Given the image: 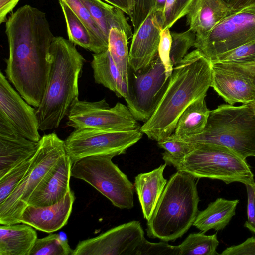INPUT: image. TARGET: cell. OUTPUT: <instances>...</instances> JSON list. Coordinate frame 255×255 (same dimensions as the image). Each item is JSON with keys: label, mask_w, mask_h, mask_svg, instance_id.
<instances>
[{"label": "cell", "mask_w": 255, "mask_h": 255, "mask_svg": "<svg viewBox=\"0 0 255 255\" xmlns=\"http://www.w3.org/2000/svg\"><path fill=\"white\" fill-rule=\"evenodd\" d=\"M5 33L7 78L29 104L38 107L45 92L55 37L46 14L30 5L22 6L6 21Z\"/></svg>", "instance_id": "6da1fadb"}, {"label": "cell", "mask_w": 255, "mask_h": 255, "mask_svg": "<svg viewBox=\"0 0 255 255\" xmlns=\"http://www.w3.org/2000/svg\"><path fill=\"white\" fill-rule=\"evenodd\" d=\"M211 80V62L197 49L187 54L174 66L160 101L140 131L157 142L170 136L186 108L206 95Z\"/></svg>", "instance_id": "7a4b0ae2"}, {"label": "cell", "mask_w": 255, "mask_h": 255, "mask_svg": "<svg viewBox=\"0 0 255 255\" xmlns=\"http://www.w3.org/2000/svg\"><path fill=\"white\" fill-rule=\"evenodd\" d=\"M85 59L75 45L55 37L50 47L49 69L45 92L36 108L40 131L57 128L78 98V79Z\"/></svg>", "instance_id": "3957f363"}, {"label": "cell", "mask_w": 255, "mask_h": 255, "mask_svg": "<svg viewBox=\"0 0 255 255\" xmlns=\"http://www.w3.org/2000/svg\"><path fill=\"white\" fill-rule=\"evenodd\" d=\"M195 179L178 170L170 176L152 216L147 220L148 237L174 241L193 225L199 212L200 201Z\"/></svg>", "instance_id": "277c9868"}, {"label": "cell", "mask_w": 255, "mask_h": 255, "mask_svg": "<svg viewBox=\"0 0 255 255\" xmlns=\"http://www.w3.org/2000/svg\"><path fill=\"white\" fill-rule=\"evenodd\" d=\"M179 140L192 144L223 146L245 159L255 157V114L253 107L251 103L238 106L220 105L211 111L202 133Z\"/></svg>", "instance_id": "5b68a950"}, {"label": "cell", "mask_w": 255, "mask_h": 255, "mask_svg": "<svg viewBox=\"0 0 255 255\" xmlns=\"http://www.w3.org/2000/svg\"><path fill=\"white\" fill-rule=\"evenodd\" d=\"M192 145L193 149L183 158L165 159V163L196 178L216 179L227 184L236 182L245 185L255 183L246 159L233 151L216 144Z\"/></svg>", "instance_id": "8992f818"}, {"label": "cell", "mask_w": 255, "mask_h": 255, "mask_svg": "<svg viewBox=\"0 0 255 255\" xmlns=\"http://www.w3.org/2000/svg\"><path fill=\"white\" fill-rule=\"evenodd\" d=\"M66 154L64 141L55 133L41 137L24 177L10 196L0 204V224L20 223L22 213L32 192Z\"/></svg>", "instance_id": "52a82bcc"}, {"label": "cell", "mask_w": 255, "mask_h": 255, "mask_svg": "<svg viewBox=\"0 0 255 255\" xmlns=\"http://www.w3.org/2000/svg\"><path fill=\"white\" fill-rule=\"evenodd\" d=\"M111 155H92L72 163L71 176L86 182L107 197L115 206H134V186L112 161Z\"/></svg>", "instance_id": "ba28073f"}, {"label": "cell", "mask_w": 255, "mask_h": 255, "mask_svg": "<svg viewBox=\"0 0 255 255\" xmlns=\"http://www.w3.org/2000/svg\"><path fill=\"white\" fill-rule=\"evenodd\" d=\"M169 77L158 54L145 68L134 71L129 67L128 92L124 99L136 120L145 123L152 116L164 93Z\"/></svg>", "instance_id": "9c48e42d"}, {"label": "cell", "mask_w": 255, "mask_h": 255, "mask_svg": "<svg viewBox=\"0 0 255 255\" xmlns=\"http://www.w3.org/2000/svg\"><path fill=\"white\" fill-rule=\"evenodd\" d=\"M67 117V125L74 129L123 131L140 130L141 127L127 106L117 102L111 107L105 99L90 102L77 98L72 103Z\"/></svg>", "instance_id": "30bf717a"}, {"label": "cell", "mask_w": 255, "mask_h": 255, "mask_svg": "<svg viewBox=\"0 0 255 255\" xmlns=\"http://www.w3.org/2000/svg\"><path fill=\"white\" fill-rule=\"evenodd\" d=\"M255 40V6L232 13L218 23L194 47L211 62L221 55Z\"/></svg>", "instance_id": "8fae6325"}, {"label": "cell", "mask_w": 255, "mask_h": 255, "mask_svg": "<svg viewBox=\"0 0 255 255\" xmlns=\"http://www.w3.org/2000/svg\"><path fill=\"white\" fill-rule=\"evenodd\" d=\"M140 130L106 131L93 128L75 129L64 140L66 154L72 163L92 155L125 154L142 137Z\"/></svg>", "instance_id": "7c38bea8"}, {"label": "cell", "mask_w": 255, "mask_h": 255, "mask_svg": "<svg viewBox=\"0 0 255 255\" xmlns=\"http://www.w3.org/2000/svg\"><path fill=\"white\" fill-rule=\"evenodd\" d=\"M145 239L140 223L132 221L80 241L72 255H137Z\"/></svg>", "instance_id": "4fadbf2b"}, {"label": "cell", "mask_w": 255, "mask_h": 255, "mask_svg": "<svg viewBox=\"0 0 255 255\" xmlns=\"http://www.w3.org/2000/svg\"><path fill=\"white\" fill-rule=\"evenodd\" d=\"M11 86L0 72V115L6 118L24 137L35 142L41 138L35 109Z\"/></svg>", "instance_id": "5bb4252c"}, {"label": "cell", "mask_w": 255, "mask_h": 255, "mask_svg": "<svg viewBox=\"0 0 255 255\" xmlns=\"http://www.w3.org/2000/svg\"><path fill=\"white\" fill-rule=\"evenodd\" d=\"M163 20V13L154 8L133 33L129 50V65L133 71L148 67L158 55Z\"/></svg>", "instance_id": "9a60e30c"}, {"label": "cell", "mask_w": 255, "mask_h": 255, "mask_svg": "<svg viewBox=\"0 0 255 255\" xmlns=\"http://www.w3.org/2000/svg\"><path fill=\"white\" fill-rule=\"evenodd\" d=\"M39 142L24 137L0 115V178L36 153Z\"/></svg>", "instance_id": "2e32d148"}, {"label": "cell", "mask_w": 255, "mask_h": 255, "mask_svg": "<svg viewBox=\"0 0 255 255\" xmlns=\"http://www.w3.org/2000/svg\"><path fill=\"white\" fill-rule=\"evenodd\" d=\"M72 161L66 154L51 168L30 197L28 205L49 206L61 200L71 190Z\"/></svg>", "instance_id": "e0dca14e"}, {"label": "cell", "mask_w": 255, "mask_h": 255, "mask_svg": "<svg viewBox=\"0 0 255 255\" xmlns=\"http://www.w3.org/2000/svg\"><path fill=\"white\" fill-rule=\"evenodd\" d=\"M75 200L74 193L70 190L54 204L44 207L28 205L22 213L20 223L46 233L57 231L67 224Z\"/></svg>", "instance_id": "ac0fdd59"}, {"label": "cell", "mask_w": 255, "mask_h": 255, "mask_svg": "<svg viewBox=\"0 0 255 255\" xmlns=\"http://www.w3.org/2000/svg\"><path fill=\"white\" fill-rule=\"evenodd\" d=\"M211 87L229 104H247L255 100V86L232 70L212 63Z\"/></svg>", "instance_id": "d6986e66"}, {"label": "cell", "mask_w": 255, "mask_h": 255, "mask_svg": "<svg viewBox=\"0 0 255 255\" xmlns=\"http://www.w3.org/2000/svg\"><path fill=\"white\" fill-rule=\"evenodd\" d=\"M230 14L229 5L223 0H194L186 15V23L196 34L195 40H200Z\"/></svg>", "instance_id": "ffe728a7"}, {"label": "cell", "mask_w": 255, "mask_h": 255, "mask_svg": "<svg viewBox=\"0 0 255 255\" xmlns=\"http://www.w3.org/2000/svg\"><path fill=\"white\" fill-rule=\"evenodd\" d=\"M166 164L135 178L134 187L137 194L144 218L148 220L152 216L166 185L163 172Z\"/></svg>", "instance_id": "44dd1931"}, {"label": "cell", "mask_w": 255, "mask_h": 255, "mask_svg": "<svg viewBox=\"0 0 255 255\" xmlns=\"http://www.w3.org/2000/svg\"><path fill=\"white\" fill-rule=\"evenodd\" d=\"M20 223L0 224V255H29L37 234L33 227Z\"/></svg>", "instance_id": "7402d4cb"}, {"label": "cell", "mask_w": 255, "mask_h": 255, "mask_svg": "<svg viewBox=\"0 0 255 255\" xmlns=\"http://www.w3.org/2000/svg\"><path fill=\"white\" fill-rule=\"evenodd\" d=\"M91 65L95 83L108 88L119 98L126 96L128 83L124 79L108 49L93 54Z\"/></svg>", "instance_id": "603a6c76"}, {"label": "cell", "mask_w": 255, "mask_h": 255, "mask_svg": "<svg viewBox=\"0 0 255 255\" xmlns=\"http://www.w3.org/2000/svg\"><path fill=\"white\" fill-rule=\"evenodd\" d=\"M81 0L108 38L112 28L124 31L128 40L132 38V28L122 10L103 0Z\"/></svg>", "instance_id": "cb8c5ba5"}, {"label": "cell", "mask_w": 255, "mask_h": 255, "mask_svg": "<svg viewBox=\"0 0 255 255\" xmlns=\"http://www.w3.org/2000/svg\"><path fill=\"white\" fill-rule=\"evenodd\" d=\"M239 202L238 199L218 198L211 202L205 209L198 212L193 225L204 233L210 229L221 230L235 215Z\"/></svg>", "instance_id": "d4e9b609"}, {"label": "cell", "mask_w": 255, "mask_h": 255, "mask_svg": "<svg viewBox=\"0 0 255 255\" xmlns=\"http://www.w3.org/2000/svg\"><path fill=\"white\" fill-rule=\"evenodd\" d=\"M67 27L69 40L95 54L108 49V45L97 36L62 0H58Z\"/></svg>", "instance_id": "484cf974"}, {"label": "cell", "mask_w": 255, "mask_h": 255, "mask_svg": "<svg viewBox=\"0 0 255 255\" xmlns=\"http://www.w3.org/2000/svg\"><path fill=\"white\" fill-rule=\"evenodd\" d=\"M206 96L197 99L184 111L172 134L174 137L183 139L203 131L211 112L207 107Z\"/></svg>", "instance_id": "4316f807"}, {"label": "cell", "mask_w": 255, "mask_h": 255, "mask_svg": "<svg viewBox=\"0 0 255 255\" xmlns=\"http://www.w3.org/2000/svg\"><path fill=\"white\" fill-rule=\"evenodd\" d=\"M204 233L190 234L177 246L178 255H219L216 251L219 244L216 234L207 235Z\"/></svg>", "instance_id": "83f0119b"}, {"label": "cell", "mask_w": 255, "mask_h": 255, "mask_svg": "<svg viewBox=\"0 0 255 255\" xmlns=\"http://www.w3.org/2000/svg\"><path fill=\"white\" fill-rule=\"evenodd\" d=\"M128 38L124 31L111 29L108 37V50L124 79L128 83L129 50Z\"/></svg>", "instance_id": "f1b7e54d"}, {"label": "cell", "mask_w": 255, "mask_h": 255, "mask_svg": "<svg viewBox=\"0 0 255 255\" xmlns=\"http://www.w3.org/2000/svg\"><path fill=\"white\" fill-rule=\"evenodd\" d=\"M73 251L65 234H50L36 239L29 255H72Z\"/></svg>", "instance_id": "f546056e"}, {"label": "cell", "mask_w": 255, "mask_h": 255, "mask_svg": "<svg viewBox=\"0 0 255 255\" xmlns=\"http://www.w3.org/2000/svg\"><path fill=\"white\" fill-rule=\"evenodd\" d=\"M172 44L170 53L171 62L175 66L187 54L188 50L194 47L196 34L189 29L185 32H171Z\"/></svg>", "instance_id": "4dcf8cb0"}, {"label": "cell", "mask_w": 255, "mask_h": 255, "mask_svg": "<svg viewBox=\"0 0 255 255\" xmlns=\"http://www.w3.org/2000/svg\"><path fill=\"white\" fill-rule=\"evenodd\" d=\"M31 159L15 167L0 178V204L10 196L23 179L29 167Z\"/></svg>", "instance_id": "1f68e13d"}, {"label": "cell", "mask_w": 255, "mask_h": 255, "mask_svg": "<svg viewBox=\"0 0 255 255\" xmlns=\"http://www.w3.org/2000/svg\"><path fill=\"white\" fill-rule=\"evenodd\" d=\"M194 0H166L163 12L162 30L170 28L188 14Z\"/></svg>", "instance_id": "d6a6232c"}, {"label": "cell", "mask_w": 255, "mask_h": 255, "mask_svg": "<svg viewBox=\"0 0 255 255\" xmlns=\"http://www.w3.org/2000/svg\"><path fill=\"white\" fill-rule=\"evenodd\" d=\"M158 146L165 152L162 159H179L183 158L193 148L192 144L174 138L172 135L157 142Z\"/></svg>", "instance_id": "836d02e7"}, {"label": "cell", "mask_w": 255, "mask_h": 255, "mask_svg": "<svg viewBox=\"0 0 255 255\" xmlns=\"http://www.w3.org/2000/svg\"><path fill=\"white\" fill-rule=\"evenodd\" d=\"M128 16L136 32L155 7V0H127Z\"/></svg>", "instance_id": "e575fe53"}, {"label": "cell", "mask_w": 255, "mask_h": 255, "mask_svg": "<svg viewBox=\"0 0 255 255\" xmlns=\"http://www.w3.org/2000/svg\"><path fill=\"white\" fill-rule=\"evenodd\" d=\"M77 17L101 40L108 45V38L94 21L89 11L81 0H62Z\"/></svg>", "instance_id": "d590c367"}, {"label": "cell", "mask_w": 255, "mask_h": 255, "mask_svg": "<svg viewBox=\"0 0 255 255\" xmlns=\"http://www.w3.org/2000/svg\"><path fill=\"white\" fill-rule=\"evenodd\" d=\"M255 56V40L221 55L213 63L228 64L242 61Z\"/></svg>", "instance_id": "8d00e7d4"}, {"label": "cell", "mask_w": 255, "mask_h": 255, "mask_svg": "<svg viewBox=\"0 0 255 255\" xmlns=\"http://www.w3.org/2000/svg\"><path fill=\"white\" fill-rule=\"evenodd\" d=\"M178 255L177 246L167 241L152 243L145 239L139 248L137 255Z\"/></svg>", "instance_id": "74e56055"}, {"label": "cell", "mask_w": 255, "mask_h": 255, "mask_svg": "<svg viewBox=\"0 0 255 255\" xmlns=\"http://www.w3.org/2000/svg\"><path fill=\"white\" fill-rule=\"evenodd\" d=\"M171 44L172 37L170 29L166 28L162 30L158 54L169 76L171 75L174 68L170 57Z\"/></svg>", "instance_id": "f35d334b"}, {"label": "cell", "mask_w": 255, "mask_h": 255, "mask_svg": "<svg viewBox=\"0 0 255 255\" xmlns=\"http://www.w3.org/2000/svg\"><path fill=\"white\" fill-rule=\"evenodd\" d=\"M221 67L232 70L249 79L255 86V56L232 63H214Z\"/></svg>", "instance_id": "ab89813d"}, {"label": "cell", "mask_w": 255, "mask_h": 255, "mask_svg": "<svg viewBox=\"0 0 255 255\" xmlns=\"http://www.w3.org/2000/svg\"><path fill=\"white\" fill-rule=\"evenodd\" d=\"M255 184L245 185L247 191V220L244 226L255 233Z\"/></svg>", "instance_id": "60d3db41"}, {"label": "cell", "mask_w": 255, "mask_h": 255, "mask_svg": "<svg viewBox=\"0 0 255 255\" xmlns=\"http://www.w3.org/2000/svg\"><path fill=\"white\" fill-rule=\"evenodd\" d=\"M221 255H255V237L247 238L243 243L228 247L220 254Z\"/></svg>", "instance_id": "b9f144b4"}, {"label": "cell", "mask_w": 255, "mask_h": 255, "mask_svg": "<svg viewBox=\"0 0 255 255\" xmlns=\"http://www.w3.org/2000/svg\"><path fill=\"white\" fill-rule=\"evenodd\" d=\"M20 0H0V23L5 22L7 14L10 12Z\"/></svg>", "instance_id": "7bdbcfd3"}, {"label": "cell", "mask_w": 255, "mask_h": 255, "mask_svg": "<svg viewBox=\"0 0 255 255\" xmlns=\"http://www.w3.org/2000/svg\"><path fill=\"white\" fill-rule=\"evenodd\" d=\"M251 6H255V0H234L229 6L230 14Z\"/></svg>", "instance_id": "ee69618b"}, {"label": "cell", "mask_w": 255, "mask_h": 255, "mask_svg": "<svg viewBox=\"0 0 255 255\" xmlns=\"http://www.w3.org/2000/svg\"><path fill=\"white\" fill-rule=\"evenodd\" d=\"M103 1L120 9L128 15V6L127 0H103Z\"/></svg>", "instance_id": "f6af8a7d"}, {"label": "cell", "mask_w": 255, "mask_h": 255, "mask_svg": "<svg viewBox=\"0 0 255 255\" xmlns=\"http://www.w3.org/2000/svg\"><path fill=\"white\" fill-rule=\"evenodd\" d=\"M166 0H155V8L159 11L164 12Z\"/></svg>", "instance_id": "bcb514c9"}, {"label": "cell", "mask_w": 255, "mask_h": 255, "mask_svg": "<svg viewBox=\"0 0 255 255\" xmlns=\"http://www.w3.org/2000/svg\"><path fill=\"white\" fill-rule=\"evenodd\" d=\"M223 0L230 6V5L233 2V1L234 0Z\"/></svg>", "instance_id": "7dc6e473"}, {"label": "cell", "mask_w": 255, "mask_h": 255, "mask_svg": "<svg viewBox=\"0 0 255 255\" xmlns=\"http://www.w3.org/2000/svg\"><path fill=\"white\" fill-rule=\"evenodd\" d=\"M251 104L253 107V108L255 114V100L254 102H253L252 103H251Z\"/></svg>", "instance_id": "c3c4849f"}, {"label": "cell", "mask_w": 255, "mask_h": 255, "mask_svg": "<svg viewBox=\"0 0 255 255\" xmlns=\"http://www.w3.org/2000/svg\"></svg>", "instance_id": "681fc988"}]
</instances>
